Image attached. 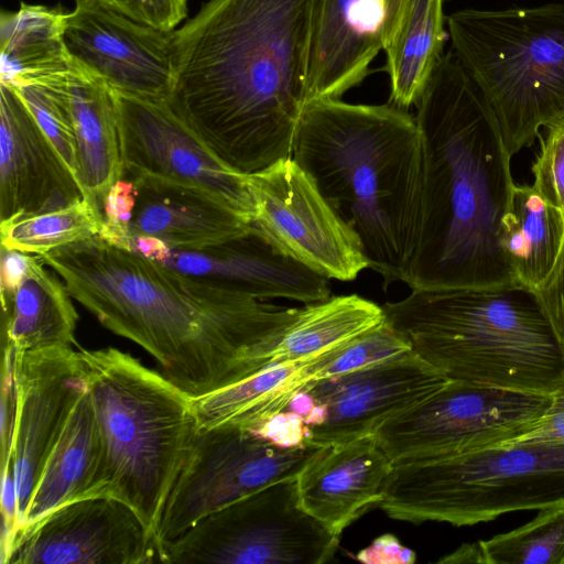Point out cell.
Instances as JSON below:
<instances>
[{"label": "cell", "instance_id": "obj_1", "mask_svg": "<svg viewBox=\"0 0 564 564\" xmlns=\"http://www.w3.org/2000/svg\"><path fill=\"white\" fill-rule=\"evenodd\" d=\"M318 0H208L174 30L169 105L243 175L292 158Z\"/></svg>", "mask_w": 564, "mask_h": 564}, {"label": "cell", "instance_id": "obj_2", "mask_svg": "<svg viewBox=\"0 0 564 564\" xmlns=\"http://www.w3.org/2000/svg\"><path fill=\"white\" fill-rule=\"evenodd\" d=\"M40 257L74 300L147 350L193 399L259 370L267 344L299 312L214 286L98 235Z\"/></svg>", "mask_w": 564, "mask_h": 564}, {"label": "cell", "instance_id": "obj_3", "mask_svg": "<svg viewBox=\"0 0 564 564\" xmlns=\"http://www.w3.org/2000/svg\"><path fill=\"white\" fill-rule=\"evenodd\" d=\"M423 160L422 219L411 290L519 284L499 231L514 183L497 117L453 52L416 102Z\"/></svg>", "mask_w": 564, "mask_h": 564}, {"label": "cell", "instance_id": "obj_4", "mask_svg": "<svg viewBox=\"0 0 564 564\" xmlns=\"http://www.w3.org/2000/svg\"><path fill=\"white\" fill-rule=\"evenodd\" d=\"M292 159L357 235L383 285L404 282L422 219L423 160L408 109L339 98L306 104Z\"/></svg>", "mask_w": 564, "mask_h": 564}, {"label": "cell", "instance_id": "obj_5", "mask_svg": "<svg viewBox=\"0 0 564 564\" xmlns=\"http://www.w3.org/2000/svg\"><path fill=\"white\" fill-rule=\"evenodd\" d=\"M384 319L447 379L550 395L564 354L535 293L520 284L412 290Z\"/></svg>", "mask_w": 564, "mask_h": 564}, {"label": "cell", "instance_id": "obj_6", "mask_svg": "<svg viewBox=\"0 0 564 564\" xmlns=\"http://www.w3.org/2000/svg\"><path fill=\"white\" fill-rule=\"evenodd\" d=\"M79 354L104 445V496L128 505L158 538L197 432L193 398L117 348Z\"/></svg>", "mask_w": 564, "mask_h": 564}, {"label": "cell", "instance_id": "obj_7", "mask_svg": "<svg viewBox=\"0 0 564 564\" xmlns=\"http://www.w3.org/2000/svg\"><path fill=\"white\" fill-rule=\"evenodd\" d=\"M454 53L492 108L510 155L564 118V6L465 9L447 18Z\"/></svg>", "mask_w": 564, "mask_h": 564}, {"label": "cell", "instance_id": "obj_8", "mask_svg": "<svg viewBox=\"0 0 564 564\" xmlns=\"http://www.w3.org/2000/svg\"><path fill=\"white\" fill-rule=\"evenodd\" d=\"M564 505V443H512L393 463L379 503L390 518L456 527Z\"/></svg>", "mask_w": 564, "mask_h": 564}, {"label": "cell", "instance_id": "obj_9", "mask_svg": "<svg viewBox=\"0 0 564 564\" xmlns=\"http://www.w3.org/2000/svg\"><path fill=\"white\" fill-rule=\"evenodd\" d=\"M339 545L301 506L296 478L267 486L163 544L167 564H323Z\"/></svg>", "mask_w": 564, "mask_h": 564}, {"label": "cell", "instance_id": "obj_10", "mask_svg": "<svg viewBox=\"0 0 564 564\" xmlns=\"http://www.w3.org/2000/svg\"><path fill=\"white\" fill-rule=\"evenodd\" d=\"M550 395L451 380L376 432L393 463L506 445L544 414Z\"/></svg>", "mask_w": 564, "mask_h": 564}, {"label": "cell", "instance_id": "obj_11", "mask_svg": "<svg viewBox=\"0 0 564 564\" xmlns=\"http://www.w3.org/2000/svg\"><path fill=\"white\" fill-rule=\"evenodd\" d=\"M323 447L280 445L234 423L197 430L161 518L162 549L204 517L274 482L296 478Z\"/></svg>", "mask_w": 564, "mask_h": 564}, {"label": "cell", "instance_id": "obj_12", "mask_svg": "<svg viewBox=\"0 0 564 564\" xmlns=\"http://www.w3.org/2000/svg\"><path fill=\"white\" fill-rule=\"evenodd\" d=\"M246 177L251 225L280 252L339 281H352L368 268L357 235L292 158Z\"/></svg>", "mask_w": 564, "mask_h": 564}, {"label": "cell", "instance_id": "obj_13", "mask_svg": "<svg viewBox=\"0 0 564 564\" xmlns=\"http://www.w3.org/2000/svg\"><path fill=\"white\" fill-rule=\"evenodd\" d=\"M447 380L410 350L310 383L303 390L306 442L323 447L376 434L387 421L434 393Z\"/></svg>", "mask_w": 564, "mask_h": 564}, {"label": "cell", "instance_id": "obj_14", "mask_svg": "<svg viewBox=\"0 0 564 564\" xmlns=\"http://www.w3.org/2000/svg\"><path fill=\"white\" fill-rule=\"evenodd\" d=\"M163 563L159 539L124 502L110 497L63 505L19 528L2 564Z\"/></svg>", "mask_w": 564, "mask_h": 564}, {"label": "cell", "instance_id": "obj_15", "mask_svg": "<svg viewBox=\"0 0 564 564\" xmlns=\"http://www.w3.org/2000/svg\"><path fill=\"white\" fill-rule=\"evenodd\" d=\"M63 37L73 63L113 91L169 102L174 31L135 22L98 0H75Z\"/></svg>", "mask_w": 564, "mask_h": 564}, {"label": "cell", "instance_id": "obj_16", "mask_svg": "<svg viewBox=\"0 0 564 564\" xmlns=\"http://www.w3.org/2000/svg\"><path fill=\"white\" fill-rule=\"evenodd\" d=\"M115 95L123 178L149 174L196 185L252 221L246 175L223 164L167 102Z\"/></svg>", "mask_w": 564, "mask_h": 564}, {"label": "cell", "instance_id": "obj_17", "mask_svg": "<svg viewBox=\"0 0 564 564\" xmlns=\"http://www.w3.org/2000/svg\"><path fill=\"white\" fill-rule=\"evenodd\" d=\"M13 371L17 411L11 460L19 529L43 466L87 390V377L79 350L72 346L13 350Z\"/></svg>", "mask_w": 564, "mask_h": 564}, {"label": "cell", "instance_id": "obj_18", "mask_svg": "<svg viewBox=\"0 0 564 564\" xmlns=\"http://www.w3.org/2000/svg\"><path fill=\"white\" fill-rule=\"evenodd\" d=\"M83 198L86 194L79 181L18 90L0 83L1 223L66 207Z\"/></svg>", "mask_w": 564, "mask_h": 564}, {"label": "cell", "instance_id": "obj_19", "mask_svg": "<svg viewBox=\"0 0 564 564\" xmlns=\"http://www.w3.org/2000/svg\"><path fill=\"white\" fill-rule=\"evenodd\" d=\"M161 263L262 301L311 304L332 296L327 278L280 252L252 225L243 235L207 247L170 248Z\"/></svg>", "mask_w": 564, "mask_h": 564}, {"label": "cell", "instance_id": "obj_20", "mask_svg": "<svg viewBox=\"0 0 564 564\" xmlns=\"http://www.w3.org/2000/svg\"><path fill=\"white\" fill-rule=\"evenodd\" d=\"M393 462L376 434L324 446L296 477L302 508L339 535L383 499Z\"/></svg>", "mask_w": 564, "mask_h": 564}, {"label": "cell", "instance_id": "obj_21", "mask_svg": "<svg viewBox=\"0 0 564 564\" xmlns=\"http://www.w3.org/2000/svg\"><path fill=\"white\" fill-rule=\"evenodd\" d=\"M389 0H318L307 100L340 98L384 46Z\"/></svg>", "mask_w": 564, "mask_h": 564}, {"label": "cell", "instance_id": "obj_22", "mask_svg": "<svg viewBox=\"0 0 564 564\" xmlns=\"http://www.w3.org/2000/svg\"><path fill=\"white\" fill-rule=\"evenodd\" d=\"M127 180L137 188L130 239L151 236L170 248L197 249L251 229L249 217L199 186L149 174Z\"/></svg>", "mask_w": 564, "mask_h": 564}, {"label": "cell", "instance_id": "obj_23", "mask_svg": "<svg viewBox=\"0 0 564 564\" xmlns=\"http://www.w3.org/2000/svg\"><path fill=\"white\" fill-rule=\"evenodd\" d=\"M104 460L102 440L87 387L43 466L20 528L63 505L105 497Z\"/></svg>", "mask_w": 564, "mask_h": 564}, {"label": "cell", "instance_id": "obj_24", "mask_svg": "<svg viewBox=\"0 0 564 564\" xmlns=\"http://www.w3.org/2000/svg\"><path fill=\"white\" fill-rule=\"evenodd\" d=\"M74 120L77 178L101 213L111 186L122 178L123 161L115 91L74 64L66 77Z\"/></svg>", "mask_w": 564, "mask_h": 564}, {"label": "cell", "instance_id": "obj_25", "mask_svg": "<svg viewBox=\"0 0 564 564\" xmlns=\"http://www.w3.org/2000/svg\"><path fill=\"white\" fill-rule=\"evenodd\" d=\"M31 256L15 289L2 303V344L14 351L76 345L78 314L63 280Z\"/></svg>", "mask_w": 564, "mask_h": 564}, {"label": "cell", "instance_id": "obj_26", "mask_svg": "<svg viewBox=\"0 0 564 564\" xmlns=\"http://www.w3.org/2000/svg\"><path fill=\"white\" fill-rule=\"evenodd\" d=\"M383 322L382 306L357 294L306 304L267 345L261 368L317 357Z\"/></svg>", "mask_w": 564, "mask_h": 564}, {"label": "cell", "instance_id": "obj_27", "mask_svg": "<svg viewBox=\"0 0 564 564\" xmlns=\"http://www.w3.org/2000/svg\"><path fill=\"white\" fill-rule=\"evenodd\" d=\"M59 8L21 3L0 15V83L19 86L68 74L74 63L64 43Z\"/></svg>", "mask_w": 564, "mask_h": 564}, {"label": "cell", "instance_id": "obj_28", "mask_svg": "<svg viewBox=\"0 0 564 564\" xmlns=\"http://www.w3.org/2000/svg\"><path fill=\"white\" fill-rule=\"evenodd\" d=\"M310 360L271 364L231 386L193 399L197 430L224 423L254 429L288 411L293 398L313 382Z\"/></svg>", "mask_w": 564, "mask_h": 564}, {"label": "cell", "instance_id": "obj_29", "mask_svg": "<svg viewBox=\"0 0 564 564\" xmlns=\"http://www.w3.org/2000/svg\"><path fill=\"white\" fill-rule=\"evenodd\" d=\"M563 242L564 212L533 185H514L499 243L518 283L535 291L551 273Z\"/></svg>", "mask_w": 564, "mask_h": 564}, {"label": "cell", "instance_id": "obj_30", "mask_svg": "<svg viewBox=\"0 0 564 564\" xmlns=\"http://www.w3.org/2000/svg\"><path fill=\"white\" fill-rule=\"evenodd\" d=\"M444 0H408L400 26L383 50L390 78V104L416 105L444 55Z\"/></svg>", "mask_w": 564, "mask_h": 564}, {"label": "cell", "instance_id": "obj_31", "mask_svg": "<svg viewBox=\"0 0 564 564\" xmlns=\"http://www.w3.org/2000/svg\"><path fill=\"white\" fill-rule=\"evenodd\" d=\"M101 213L86 198L58 209L20 216L0 223L1 246L42 256L93 236H99Z\"/></svg>", "mask_w": 564, "mask_h": 564}, {"label": "cell", "instance_id": "obj_32", "mask_svg": "<svg viewBox=\"0 0 564 564\" xmlns=\"http://www.w3.org/2000/svg\"><path fill=\"white\" fill-rule=\"evenodd\" d=\"M539 511L524 525L481 540L486 564H564V505Z\"/></svg>", "mask_w": 564, "mask_h": 564}, {"label": "cell", "instance_id": "obj_33", "mask_svg": "<svg viewBox=\"0 0 564 564\" xmlns=\"http://www.w3.org/2000/svg\"><path fill=\"white\" fill-rule=\"evenodd\" d=\"M68 74L12 86L18 90L40 128L77 177L74 120L66 91Z\"/></svg>", "mask_w": 564, "mask_h": 564}, {"label": "cell", "instance_id": "obj_34", "mask_svg": "<svg viewBox=\"0 0 564 564\" xmlns=\"http://www.w3.org/2000/svg\"><path fill=\"white\" fill-rule=\"evenodd\" d=\"M410 350V343L384 319L380 325L351 340L311 358L308 369L315 382L355 371Z\"/></svg>", "mask_w": 564, "mask_h": 564}, {"label": "cell", "instance_id": "obj_35", "mask_svg": "<svg viewBox=\"0 0 564 564\" xmlns=\"http://www.w3.org/2000/svg\"><path fill=\"white\" fill-rule=\"evenodd\" d=\"M531 171L532 185L549 203L564 212V118L547 126Z\"/></svg>", "mask_w": 564, "mask_h": 564}, {"label": "cell", "instance_id": "obj_36", "mask_svg": "<svg viewBox=\"0 0 564 564\" xmlns=\"http://www.w3.org/2000/svg\"><path fill=\"white\" fill-rule=\"evenodd\" d=\"M137 202V188L132 181L120 178L107 193L102 207V227L99 234L104 240L129 249L130 224Z\"/></svg>", "mask_w": 564, "mask_h": 564}, {"label": "cell", "instance_id": "obj_37", "mask_svg": "<svg viewBox=\"0 0 564 564\" xmlns=\"http://www.w3.org/2000/svg\"><path fill=\"white\" fill-rule=\"evenodd\" d=\"M124 17L172 32L187 15V0H98Z\"/></svg>", "mask_w": 564, "mask_h": 564}, {"label": "cell", "instance_id": "obj_38", "mask_svg": "<svg viewBox=\"0 0 564 564\" xmlns=\"http://www.w3.org/2000/svg\"><path fill=\"white\" fill-rule=\"evenodd\" d=\"M533 292L564 354V242L551 273Z\"/></svg>", "mask_w": 564, "mask_h": 564}, {"label": "cell", "instance_id": "obj_39", "mask_svg": "<svg viewBox=\"0 0 564 564\" xmlns=\"http://www.w3.org/2000/svg\"><path fill=\"white\" fill-rule=\"evenodd\" d=\"M1 366L0 441L1 468L11 459V445L14 430L17 394L13 371V347L3 344Z\"/></svg>", "mask_w": 564, "mask_h": 564}, {"label": "cell", "instance_id": "obj_40", "mask_svg": "<svg viewBox=\"0 0 564 564\" xmlns=\"http://www.w3.org/2000/svg\"><path fill=\"white\" fill-rule=\"evenodd\" d=\"M550 397V404L540 420L523 435L508 444L538 442L564 443V372L560 383Z\"/></svg>", "mask_w": 564, "mask_h": 564}, {"label": "cell", "instance_id": "obj_41", "mask_svg": "<svg viewBox=\"0 0 564 564\" xmlns=\"http://www.w3.org/2000/svg\"><path fill=\"white\" fill-rule=\"evenodd\" d=\"M251 430L280 445L301 446L308 444L306 442V425L303 419L290 411L273 415Z\"/></svg>", "mask_w": 564, "mask_h": 564}, {"label": "cell", "instance_id": "obj_42", "mask_svg": "<svg viewBox=\"0 0 564 564\" xmlns=\"http://www.w3.org/2000/svg\"><path fill=\"white\" fill-rule=\"evenodd\" d=\"M356 560L367 564H413L416 554L404 546L393 534H382L356 555Z\"/></svg>", "mask_w": 564, "mask_h": 564}, {"label": "cell", "instance_id": "obj_43", "mask_svg": "<svg viewBox=\"0 0 564 564\" xmlns=\"http://www.w3.org/2000/svg\"><path fill=\"white\" fill-rule=\"evenodd\" d=\"M30 257V254L1 246V297L9 295L15 289L26 269Z\"/></svg>", "mask_w": 564, "mask_h": 564}, {"label": "cell", "instance_id": "obj_44", "mask_svg": "<svg viewBox=\"0 0 564 564\" xmlns=\"http://www.w3.org/2000/svg\"><path fill=\"white\" fill-rule=\"evenodd\" d=\"M129 249L158 262H163L170 251V247L165 242L151 236L132 237Z\"/></svg>", "mask_w": 564, "mask_h": 564}, {"label": "cell", "instance_id": "obj_45", "mask_svg": "<svg viewBox=\"0 0 564 564\" xmlns=\"http://www.w3.org/2000/svg\"><path fill=\"white\" fill-rule=\"evenodd\" d=\"M438 563H482L486 564V556L480 541L463 544L453 553L440 558Z\"/></svg>", "mask_w": 564, "mask_h": 564}, {"label": "cell", "instance_id": "obj_46", "mask_svg": "<svg viewBox=\"0 0 564 564\" xmlns=\"http://www.w3.org/2000/svg\"><path fill=\"white\" fill-rule=\"evenodd\" d=\"M406 2L408 0H389L383 50L391 43L400 26Z\"/></svg>", "mask_w": 564, "mask_h": 564}]
</instances>
